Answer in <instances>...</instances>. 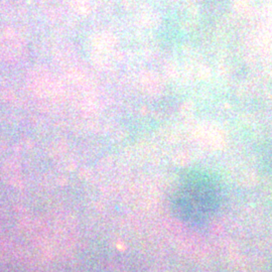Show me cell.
<instances>
[{
	"label": "cell",
	"mask_w": 272,
	"mask_h": 272,
	"mask_svg": "<svg viewBox=\"0 0 272 272\" xmlns=\"http://www.w3.org/2000/svg\"><path fill=\"white\" fill-rule=\"evenodd\" d=\"M221 202L218 181L203 171H192L180 179L171 198L173 215L185 225L197 227L208 223Z\"/></svg>",
	"instance_id": "6da1fadb"
}]
</instances>
